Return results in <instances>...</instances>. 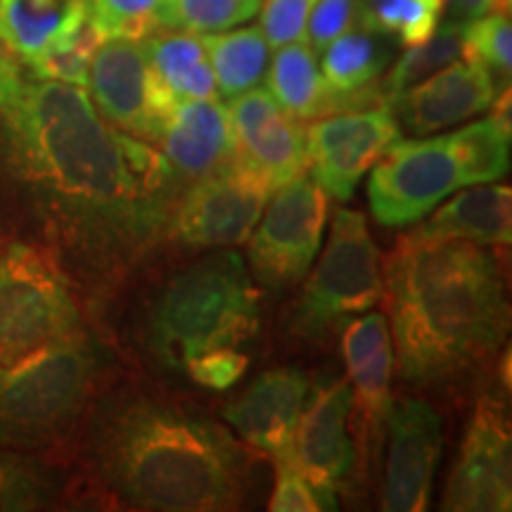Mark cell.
I'll use <instances>...</instances> for the list:
<instances>
[{
	"label": "cell",
	"instance_id": "e575fe53",
	"mask_svg": "<svg viewBox=\"0 0 512 512\" xmlns=\"http://www.w3.org/2000/svg\"><path fill=\"white\" fill-rule=\"evenodd\" d=\"M361 24L358 0H316L309 24H306V43L313 53H323L335 38L347 34Z\"/></svg>",
	"mask_w": 512,
	"mask_h": 512
},
{
	"label": "cell",
	"instance_id": "cb8c5ba5",
	"mask_svg": "<svg viewBox=\"0 0 512 512\" xmlns=\"http://www.w3.org/2000/svg\"><path fill=\"white\" fill-rule=\"evenodd\" d=\"M143 43L152 81L171 100H219L207 50L195 34L162 29Z\"/></svg>",
	"mask_w": 512,
	"mask_h": 512
},
{
	"label": "cell",
	"instance_id": "f35d334b",
	"mask_svg": "<svg viewBox=\"0 0 512 512\" xmlns=\"http://www.w3.org/2000/svg\"><path fill=\"white\" fill-rule=\"evenodd\" d=\"M24 64L0 43V105L8 102L19 86H22Z\"/></svg>",
	"mask_w": 512,
	"mask_h": 512
},
{
	"label": "cell",
	"instance_id": "5bb4252c",
	"mask_svg": "<svg viewBox=\"0 0 512 512\" xmlns=\"http://www.w3.org/2000/svg\"><path fill=\"white\" fill-rule=\"evenodd\" d=\"M354 396L344 377L318 384L302 408L294 434V460L316 489L325 510L337 508V491L356 467V444L349 432Z\"/></svg>",
	"mask_w": 512,
	"mask_h": 512
},
{
	"label": "cell",
	"instance_id": "d4e9b609",
	"mask_svg": "<svg viewBox=\"0 0 512 512\" xmlns=\"http://www.w3.org/2000/svg\"><path fill=\"white\" fill-rule=\"evenodd\" d=\"M264 76L266 91L292 119L309 121L337 114L335 95L320 74L316 53L306 41L275 48Z\"/></svg>",
	"mask_w": 512,
	"mask_h": 512
},
{
	"label": "cell",
	"instance_id": "d6a6232c",
	"mask_svg": "<svg viewBox=\"0 0 512 512\" xmlns=\"http://www.w3.org/2000/svg\"><path fill=\"white\" fill-rule=\"evenodd\" d=\"M100 38L95 34L91 24L81 29V34L69 41L67 46L53 50V53L36 62L31 69L34 79H50L72 83V86L86 88L88 86V67H91V57L98 48Z\"/></svg>",
	"mask_w": 512,
	"mask_h": 512
},
{
	"label": "cell",
	"instance_id": "4dcf8cb0",
	"mask_svg": "<svg viewBox=\"0 0 512 512\" xmlns=\"http://www.w3.org/2000/svg\"><path fill=\"white\" fill-rule=\"evenodd\" d=\"M264 0H166L164 29L216 34L245 24Z\"/></svg>",
	"mask_w": 512,
	"mask_h": 512
},
{
	"label": "cell",
	"instance_id": "4fadbf2b",
	"mask_svg": "<svg viewBox=\"0 0 512 512\" xmlns=\"http://www.w3.org/2000/svg\"><path fill=\"white\" fill-rule=\"evenodd\" d=\"M512 508V437L503 403L482 396L467 425L444 494V510L508 512Z\"/></svg>",
	"mask_w": 512,
	"mask_h": 512
},
{
	"label": "cell",
	"instance_id": "603a6c76",
	"mask_svg": "<svg viewBox=\"0 0 512 512\" xmlns=\"http://www.w3.org/2000/svg\"><path fill=\"white\" fill-rule=\"evenodd\" d=\"M422 235L458 238L475 245H510L512 240V192L508 185L482 183L458 192L441 204L420 228Z\"/></svg>",
	"mask_w": 512,
	"mask_h": 512
},
{
	"label": "cell",
	"instance_id": "f1b7e54d",
	"mask_svg": "<svg viewBox=\"0 0 512 512\" xmlns=\"http://www.w3.org/2000/svg\"><path fill=\"white\" fill-rule=\"evenodd\" d=\"M444 0H358L361 24L401 46H418L439 27Z\"/></svg>",
	"mask_w": 512,
	"mask_h": 512
},
{
	"label": "cell",
	"instance_id": "2e32d148",
	"mask_svg": "<svg viewBox=\"0 0 512 512\" xmlns=\"http://www.w3.org/2000/svg\"><path fill=\"white\" fill-rule=\"evenodd\" d=\"M389 458L384 472L382 508L422 512L432 496V482L444 451L441 418L427 401L401 399L387 415Z\"/></svg>",
	"mask_w": 512,
	"mask_h": 512
},
{
	"label": "cell",
	"instance_id": "484cf974",
	"mask_svg": "<svg viewBox=\"0 0 512 512\" xmlns=\"http://www.w3.org/2000/svg\"><path fill=\"white\" fill-rule=\"evenodd\" d=\"M200 41L207 50L216 88L223 98H238L264 79L271 48L259 27H233L216 34H202Z\"/></svg>",
	"mask_w": 512,
	"mask_h": 512
},
{
	"label": "cell",
	"instance_id": "836d02e7",
	"mask_svg": "<svg viewBox=\"0 0 512 512\" xmlns=\"http://www.w3.org/2000/svg\"><path fill=\"white\" fill-rule=\"evenodd\" d=\"M316 0H264L259 29L268 48H283L287 43L306 41V24Z\"/></svg>",
	"mask_w": 512,
	"mask_h": 512
},
{
	"label": "cell",
	"instance_id": "8fae6325",
	"mask_svg": "<svg viewBox=\"0 0 512 512\" xmlns=\"http://www.w3.org/2000/svg\"><path fill=\"white\" fill-rule=\"evenodd\" d=\"M396 140H401V126L384 105L320 117L306 128L311 178L325 195L347 202L358 181Z\"/></svg>",
	"mask_w": 512,
	"mask_h": 512
},
{
	"label": "cell",
	"instance_id": "ac0fdd59",
	"mask_svg": "<svg viewBox=\"0 0 512 512\" xmlns=\"http://www.w3.org/2000/svg\"><path fill=\"white\" fill-rule=\"evenodd\" d=\"M309 392L306 375L297 368H273L261 373L223 411L247 446L273 463L294 460V434Z\"/></svg>",
	"mask_w": 512,
	"mask_h": 512
},
{
	"label": "cell",
	"instance_id": "9a60e30c",
	"mask_svg": "<svg viewBox=\"0 0 512 512\" xmlns=\"http://www.w3.org/2000/svg\"><path fill=\"white\" fill-rule=\"evenodd\" d=\"M233 162L275 190L309 169L306 128L280 110L264 88L233 98L228 107Z\"/></svg>",
	"mask_w": 512,
	"mask_h": 512
},
{
	"label": "cell",
	"instance_id": "4316f807",
	"mask_svg": "<svg viewBox=\"0 0 512 512\" xmlns=\"http://www.w3.org/2000/svg\"><path fill=\"white\" fill-rule=\"evenodd\" d=\"M463 31L465 22L458 19H448L446 24L439 22L434 34L418 46H408L399 60L394 62L392 72L382 81V98L384 107L392 102L396 95L415 86V83L425 81L427 76L437 74L439 69L448 67L463 57Z\"/></svg>",
	"mask_w": 512,
	"mask_h": 512
},
{
	"label": "cell",
	"instance_id": "277c9868",
	"mask_svg": "<svg viewBox=\"0 0 512 512\" xmlns=\"http://www.w3.org/2000/svg\"><path fill=\"white\" fill-rule=\"evenodd\" d=\"M259 330V292L240 254L216 252L171 278L150 311L147 339L166 366L238 349Z\"/></svg>",
	"mask_w": 512,
	"mask_h": 512
},
{
	"label": "cell",
	"instance_id": "ffe728a7",
	"mask_svg": "<svg viewBox=\"0 0 512 512\" xmlns=\"http://www.w3.org/2000/svg\"><path fill=\"white\" fill-rule=\"evenodd\" d=\"M155 143L183 176H207L233 162L228 107L219 100L176 102L159 126Z\"/></svg>",
	"mask_w": 512,
	"mask_h": 512
},
{
	"label": "cell",
	"instance_id": "52a82bcc",
	"mask_svg": "<svg viewBox=\"0 0 512 512\" xmlns=\"http://www.w3.org/2000/svg\"><path fill=\"white\" fill-rule=\"evenodd\" d=\"M384 294L380 249L370 238L366 216L339 209L330 240L306 280L292 313L299 337L318 339L347 325L351 316L366 313Z\"/></svg>",
	"mask_w": 512,
	"mask_h": 512
},
{
	"label": "cell",
	"instance_id": "30bf717a",
	"mask_svg": "<svg viewBox=\"0 0 512 512\" xmlns=\"http://www.w3.org/2000/svg\"><path fill=\"white\" fill-rule=\"evenodd\" d=\"M271 188L230 162L197 178L169 219L171 238L188 247L245 245L271 197Z\"/></svg>",
	"mask_w": 512,
	"mask_h": 512
},
{
	"label": "cell",
	"instance_id": "6da1fadb",
	"mask_svg": "<svg viewBox=\"0 0 512 512\" xmlns=\"http://www.w3.org/2000/svg\"><path fill=\"white\" fill-rule=\"evenodd\" d=\"M0 131L57 254L76 264L126 266L174 214V166L150 143L107 124L86 88L24 79L0 105Z\"/></svg>",
	"mask_w": 512,
	"mask_h": 512
},
{
	"label": "cell",
	"instance_id": "d590c367",
	"mask_svg": "<svg viewBox=\"0 0 512 512\" xmlns=\"http://www.w3.org/2000/svg\"><path fill=\"white\" fill-rule=\"evenodd\" d=\"M183 368L192 377V382H197L200 387L226 392L242 380L249 368V358L238 349H214L190 358Z\"/></svg>",
	"mask_w": 512,
	"mask_h": 512
},
{
	"label": "cell",
	"instance_id": "74e56055",
	"mask_svg": "<svg viewBox=\"0 0 512 512\" xmlns=\"http://www.w3.org/2000/svg\"><path fill=\"white\" fill-rule=\"evenodd\" d=\"M444 10L451 12V19L470 22L489 12H508L510 0H444Z\"/></svg>",
	"mask_w": 512,
	"mask_h": 512
},
{
	"label": "cell",
	"instance_id": "7a4b0ae2",
	"mask_svg": "<svg viewBox=\"0 0 512 512\" xmlns=\"http://www.w3.org/2000/svg\"><path fill=\"white\" fill-rule=\"evenodd\" d=\"M382 275L403 380H456L501 349L510 309L486 247L411 230L396 240Z\"/></svg>",
	"mask_w": 512,
	"mask_h": 512
},
{
	"label": "cell",
	"instance_id": "3957f363",
	"mask_svg": "<svg viewBox=\"0 0 512 512\" xmlns=\"http://www.w3.org/2000/svg\"><path fill=\"white\" fill-rule=\"evenodd\" d=\"M93 460L107 489L136 510H235L249 475L245 448L226 427L150 396L102 415Z\"/></svg>",
	"mask_w": 512,
	"mask_h": 512
},
{
	"label": "cell",
	"instance_id": "f546056e",
	"mask_svg": "<svg viewBox=\"0 0 512 512\" xmlns=\"http://www.w3.org/2000/svg\"><path fill=\"white\" fill-rule=\"evenodd\" d=\"M166 0H88V24L100 41H145L164 29Z\"/></svg>",
	"mask_w": 512,
	"mask_h": 512
},
{
	"label": "cell",
	"instance_id": "1f68e13d",
	"mask_svg": "<svg viewBox=\"0 0 512 512\" xmlns=\"http://www.w3.org/2000/svg\"><path fill=\"white\" fill-rule=\"evenodd\" d=\"M463 60L477 62L508 79L512 69V27L508 12H489L465 22Z\"/></svg>",
	"mask_w": 512,
	"mask_h": 512
},
{
	"label": "cell",
	"instance_id": "83f0119b",
	"mask_svg": "<svg viewBox=\"0 0 512 512\" xmlns=\"http://www.w3.org/2000/svg\"><path fill=\"white\" fill-rule=\"evenodd\" d=\"M60 496V479L41 456L0 446V512L46 510Z\"/></svg>",
	"mask_w": 512,
	"mask_h": 512
},
{
	"label": "cell",
	"instance_id": "8d00e7d4",
	"mask_svg": "<svg viewBox=\"0 0 512 512\" xmlns=\"http://www.w3.org/2000/svg\"><path fill=\"white\" fill-rule=\"evenodd\" d=\"M275 486L268 501V510L273 512H318L325 510L323 501L309 479L302 475L297 460H283L275 463Z\"/></svg>",
	"mask_w": 512,
	"mask_h": 512
},
{
	"label": "cell",
	"instance_id": "7402d4cb",
	"mask_svg": "<svg viewBox=\"0 0 512 512\" xmlns=\"http://www.w3.org/2000/svg\"><path fill=\"white\" fill-rule=\"evenodd\" d=\"M387 36L366 27L349 29L323 50L320 74L335 95L337 112L384 105L377 79L389 64Z\"/></svg>",
	"mask_w": 512,
	"mask_h": 512
},
{
	"label": "cell",
	"instance_id": "ba28073f",
	"mask_svg": "<svg viewBox=\"0 0 512 512\" xmlns=\"http://www.w3.org/2000/svg\"><path fill=\"white\" fill-rule=\"evenodd\" d=\"M467 188L453 136L396 140L373 164L368 200L373 219L399 228L425 219L453 192Z\"/></svg>",
	"mask_w": 512,
	"mask_h": 512
},
{
	"label": "cell",
	"instance_id": "7c38bea8",
	"mask_svg": "<svg viewBox=\"0 0 512 512\" xmlns=\"http://www.w3.org/2000/svg\"><path fill=\"white\" fill-rule=\"evenodd\" d=\"M86 88L107 124L145 143H155L159 126L176 105L152 81L145 43L131 38H107L98 43Z\"/></svg>",
	"mask_w": 512,
	"mask_h": 512
},
{
	"label": "cell",
	"instance_id": "d6986e66",
	"mask_svg": "<svg viewBox=\"0 0 512 512\" xmlns=\"http://www.w3.org/2000/svg\"><path fill=\"white\" fill-rule=\"evenodd\" d=\"M342 354L363 432L377 437L394 403L389 389L394 373V342L387 316L368 313L344 325Z\"/></svg>",
	"mask_w": 512,
	"mask_h": 512
},
{
	"label": "cell",
	"instance_id": "e0dca14e",
	"mask_svg": "<svg viewBox=\"0 0 512 512\" xmlns=\"http://www.w3.org/2000/svg\"><path fill=\"white\" fill-rule=\"evenodd\" d=\"M496 98V76L482 64L460 57L425 81L406 88L387 107L399 126L415 136H430L491 110Z\"/></svg>",
	"mask_w": 512,
	"mask_h": 512
},
{
	"label": "cell",
	"instance_id": "5b68a950",
	"mask_svg": "<svg viewBox=\"0 0 512 512\" xmlns=\"http://www.w3.org/2000/svg\"><path fill=\"white\" fill-rule=\"evenodd\" d=\"M98 356L83 332L0 368V446L43 456L67 444L86 413Z\"/></svg>",
	"mask_w": 512,
	"mask_h": 512
},
{
	"label": "cell",
	"instance_id": "9c48e42d",
	"mask_svg": "<svg viewBox=\"0 0 512 512\" xmlns=\"http://www.w3.org/2000/svg\"><path fill=\"white\" fill-rule=\"evenodd\" d=\"M328 200L306 171L271 192L247 240L249 268L259 283L287 290L309 275L328 223Z\"/></svg>",
	"mask_w": 512,
	"mask_h": 512
},
{
	"label": "cell",
	"instance_id": "44dd1931",
	"mask_svg": "<svg viewBox=\"0 0 512 512\" xmlns=\"http://www.w3.org/2000/svg\"><path fill=\"white\" fill-rule=\"evenodd\" d=\"M88 24V0H0V43L24 67L67 46Z\"/></svg>",
	"mask_w": 512,
	"mask_h": 512
},
{
	"label": "cell",
	"instance_id": "8992f818",
	"mask_svg": "<svg viewBox=\"0 0 512 512\" xmlns=\"http://www.w3.org/2000/svg\"><path fill=\"white\" fill-rule=\"evenodd\" d=\"M81 330V309L55 247L0 242V368Z\"/></svg>",
	"mask_w": 512,
	"mask_h": 512
}]
</instances>
